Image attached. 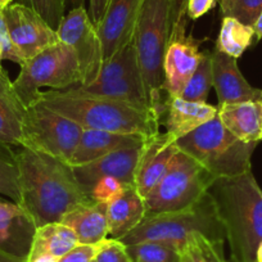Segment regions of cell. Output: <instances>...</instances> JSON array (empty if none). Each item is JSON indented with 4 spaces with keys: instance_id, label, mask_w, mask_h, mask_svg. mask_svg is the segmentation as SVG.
Instances as JSON below:
<instances>
[{
    "instance_id": "6da1fadb",
    "label": "cell",
    "mask_w": 262,
    "mask_h": 262,
    "mask_svg": "<svg viewBox=\"0 0 262 262\" xmlns=\"http://www.w3.org/2000/svg\"><path fill=\"white\" fill-rule=\"evenodd\" d=\"M14 161L18 168V206L34 229L60 223L76 207L94 202L80 188L69 163L29 148L16 153Z\"/></svg>"
},
{
    "instance_id": "7a4b0ae2",
    "label": "cell",
    "mask_w": 262,
    "mask_h": 262,
    "mask_svg": "<svg viewBox=\"0 0 262 262\" xmlns=\"http://www.w3.org/2000/svg\"><path fill=\"white\" fill-rule=\"evenodd\" d=\"M234 262H256L262 242V189L252 171L216 178L207 189Z\"/></svg>"
},
{
    "instance_id": "3957f363",
    "label": "cell",
    "mask_w": 262,
    "mask_h": 262,
    "mask_svg": "<svg viewBox=\"0 0 262 262\" xmlns=\"http://www.w3.org/2000/svg\"><path fill=\"white\" fill-rule=\"evenodd\" d=\"M35 103L70 118L82 128L139 134H160V115L112 98L86 94L76 89L40 92Z\"/></svg>"
},
{
    "instance_id": "277c9868",
    "label": "cell",
    "mask_w": 262,
    "mask_h": 262,
    "mask_svg": "<svg viewBox=\"0 0 262 262\" xmlns=\"http://www.w3.org/2000/svg\"><path fill=\"white\" fill-rule=\"evenodd\" d=\"M202 234L211 241L225 242V233L216 213L215 205L206 191L193 206L173 212L147 215L142 223L120 239L126 246L142 242H158L184 252L194 234Z\"/></svg>"
},
{
    "instance_id": "5b68a950",
    "label": "cell",
    "mask_w": 262,
    "mask_h": 262,
    "mask_svg": "<svg viewBox=\"0 0 262 262\" xmlns=\"http://www.w3.org/2000/svg\"><path fill=\"white\" fill-rule=\"evenodd\" d=\"M171 3L170 0H143L135 22L133 42L135 45L140 72L153 110L162 112V92L165 84L163 62L170 42Z\"/></svg>"
},
{
    "instance_id": "8992f818",
    "label": "cell",
    "mask_w": 262,
    "mask_h": 262,
    "mask_svg": "<svg viewBox=\"0 0 262 262\" xmlns=\"http://www.w3.org/2000/svg\"><path fill=\"white\" fill-rule=\"evenodd\" d=\"M176 145L216 179L251 171V157L257 144L236 139L216 116L179 139Z\"/></svg>"
},
{
    "instance_id": "52a82bcc",
    "label": "cell",
    "mask_w": 262,
    "mask_h": 262,
    "mask_svg": "<svg viewBox=\"0 0 262 262\" xmlns=\"http://www.w3.org/2000/svg\"><path fill=\"white\" fill-rule=\"evenodd\" d=\"M76 84H81L76 54L71 47L59 40L21 66L13 88L29 107L36 102L40 88L64 90Z\"/></svg>"
},
{
    "instance_id": "ba28073f",
    "label": "cell",
    "mask_w": 262,
    "mask_h": 262,
    "mask_svg": "<svg viewBox=\"0 0 262 262\" xmlns=\"http://www.w3.org/2000/svg\"><path fill=\"white\" fill-rule=\"evenodd\" d=\"M213 179L195 160L179 149L162 180L144 198L145 212L157 215L190 207L205 195Z\"/></svg>"
},
{
    "instance_id": "9c48e42d",
    "label": "cell",
    "mask_w": 262,
    "mask_h": 262,
    "mask_svg": "<svg viewBox=\"0 0 262 262\" xmlns=\"http://www.w3.org/2000/svg\"><path fill=\"white\" fill-rule=\"evenodd\" d=\"M84 128L39 103L26 108L22 148L45 153L69 163Z\"/></svg>"
},
{
    "instance_id": "30bf717a",
    "label": "cell",
    "mask_w": 262,
    "mask_h": 262,
    "mask_svg": "<svg viewBox=\"0 0 262 262\" xmlns=\"http://www.w3.org/2000/svg\"><path fill=\"white\" fill-rule=\"evenodd\" d=\"M62 42L74 49L79 63L81 84L89 85L97 80L103 64V49L97 27L93 25L84 7L69 11L57 30Z\"/></svg>"
},
{
    "instance_id": "8fae6325",
    "label": "cell",
    "mask_w": 262,
    "mask_h": 262,
    "mask_svg": "<svg viewBox=\"0 0 262 262\" xmlns=\"http://www.w3.org/2000/svg\"><path fill=\"white\" fill-rule=\"evenodd\" d=\"M3 17L22 64L59 41L57 31L26 4H11L3 9Z\"/></svg>"
},
{
    "instance_id": "7c38bea8",
    "label": "cell",
    "mask_w": 262,
    "mask_h": 262,
    "mask_svg": "<svg viewBox=\"0 0 262 262\" xmlns=\"http://www.w3.org/2000/svg\"><path fill=\"white\" fill-rule=\"evenodd\" d=\"M142 148L143 145L125 148L103 156L86 165L71 167L80 188L89 196L90 190L95 183L104 176L117 179L126 186H135V175Z\"/></svg>"
},
{
    "instance_id": "4fadbf2b",
    "label": "cell",
    "mask_w": 262,
    "mask_h": 262,
    "mask_svg": "<svg viewBox=\"0 0 262 262\" xmlns=\"http://www.w3.org/2000/svg\"><path fill=\"white\" fill-rule=\"evenodd\" d=\"M200 44L201 41H196L193 36H186V34L170 37L163 62V92L167 93V97L180 98L186 82L205 55L200 50Z\"/></svg>"
},
{
    "instance_id": "5bb4252c",
    "label": "cell",
    "mask_w": 262,
    "mask_h": 262,
    "mask_svg": "<svg viewBox=\"0 0 262 262\" xmlns=\"http://www.w3.org/2000/svg\"><path fill=\"white\" fill-rule=\"evenodd\" d=\"M143 0H110L104 17L98 26L103 49V62L133 40L135 22Z\"/></svg>"
},
{
    "instance_id": "9a60e30c",
    "label": "cell",
    "mask_w": 262,
    "mask_h": 262,
    "mask_svg": "<svg viewBox=\"0 0 262 262\" xmlns=\"http://www.w3.org/2000/svg\"><path fill=\"white\" fill-rule=\"evenodd\" d=\"M213 88L219 105L242 102H261L262 90L251 86L238 67L236 58L213 50L211 53Z\"/></svg>"
},
{
    "instance_id": "2e32d148",
    "label": "cell",
    "mask_w": 262,
    "mask_h": 262,
    "mask_svg": "<svg viewBox=\"0 0 262 262\" xmlns=\"http://www.w3.org/2000/svg\"><path fill=\"white\" fill-rule=\"evenodd\" d=\"M179 150L176 143L163 133L150 138L143 144L135 175V189L145 198L162 180Z\"/></svg>"
},
{
    "instance_id": "e0dca14e",
    "label": "cell",
    "mask_w": 262,
    "mask_h": 262,
    "mask_svg": "<svg viewBox=\"0 0 262 262\" xmlns=\"http://www.w3.org/2000/svg\"><path fill=\"white\" fill-rule=\"evenodd\" d=\"M217 116V107L208 103H195L181 98L168 97L163 102L160 123L166 127L165 134L173 143L190 134Z\"/></svg>"
},
{
    "instance_id": "ac0fdd59",
    "label": "cell",
    "mask_w": 262,
    "mask_h": 262,
    "mask_svg": "<svg viewBox=\"0 0 262 262\" xmlns=\"http://www.w3.org/2000/svg\"><path fill=\"white\" fill-rule=\"evenodd\" d=\"M148 139L150 138H145L139 134H121V133L84 128L79 144L71 160L69 161V165L71 167L86 165L116 150L140 147Z\"/></svg>"
},
{
    "instance_id": "d6986e66",
    "label": "cell",
    "mask_w": 262,
    "mask_h": 262,
    "mask_svg": "<svg viewBox=\"0 0 262 262\" xmlns=\"http://www.w3.org/2000/svg\"><path fill=\"white\" fill-rule=\"evenodd\" d=\"M26 108L0 63V144L22 148Z\"/></svg>"
},
{
    "instance_id": "ffe728a7",
    "label": "cell",
    "mask_w": 262,
    "mask_h": 262,
    "mask_svg": "<svg viewBox=\"0 0 262 262\" xmlns=\"http://www.w3.org/2000/svg\"><path fill=\"white\" fill-rule=\"evenodd\" d=\"M145 215L144 198L138 193L135 186H126L107 203L108 236L120 241L134 230Z\"/></svg>"
},
{
    "instance_id": "44dd1931",
    "label": "cell",
    "mask_w": 262,
    "mask_h": 262,
    "mask_svg": "<svg viewBox=\"0 0 262 262\" xmlns=\"http://www.w3.org/2000/svg\"><path fill=\"white\" fill-rule=\"evenodd\" d=\"M217 116L231 134L244 143L262 140V104L261 102H242L221 104Z\"/></svg>"
},
{
    "instance_id": "7402d4cb",
    "label": "cell",
    "mask_w": 262,
    "mask_h": 262,
    "mask_svg": "<svg viewBox=\"0 0 262 262\" xmlns=\"http://www.w3.org/2000/svg\"><path fill=\"white\" fill-rule=\"evenodd\" d=\"M71 88L79 92L86 93V94L112 98V99L122 100L128 104L137 105L143 110L155 111L148 98L142 74L107 80V81H94L89 85L76 84Z\"/></svg>"
},
{
    "instance_id": "603a6c76",
    "label": "cell",
    "mask_w": 262,
    "mask_h": 262,
    "mask_svg": "<svg viewBox=\"0 0 262 262\" xmlns=\"http://www.w3.org/2000/svg\"><path fill=\"white\" fill-rule=\"evenodd\" d=\"M74 230L81 244H97L108 238L107 205L90 202L72 210L60 221Z\"/></svg>"
},
{
    "instance_id": "cb8c5ba5",
    "label": "cell",
    "mask_w": 262,
    "mask_h": 262,
    "mask_svg": "<svg viewBox=\"0 0 262 262\" xmlns=\"http://www.w3.org/2000/svg\"><path fill=\"white\" fill-rule=\"evenodd\" d=\"M77 244L79 241L71 228L62 223H49L35 229L27 256L50 254L60 258Z\"/></svg>"
},
{
    "instance_id": "d4e9b609",
    "label": "cell",
    "mask_w": 262,
    "mask_h": 262,
    "mask_svg": "<svg viewBox=\"0 0 262 262\" xmlns=\"http://www.w3.org/2000/svg\"><path fill=\"white\" fill-rule=\"evenodd\" d=\"M253 37V27L242 24L233 17H224L216 41V50L233 58H239L251 47Z\"/></svg>"
},
{
    "instance_id": "484cf974",
    "label": "cell",
    "mask_w": 262,
    "mask_h": 262,
    "mask_svg": "<svg viewBox=\"0 0 262 262\" xmlns=\"http://www.w3.org/2000/svg\"><path fill=\"white\" fill-rule=\"evenodd\" d=\"M212 86L213 81L211 54L205 53L202 60L196 67L195 72L191 75L189 81L186 82L180 98L184 100H189V102L207 103L208 94H210V90Z\"/></svg>"
},
{
    "instance_id": "4316f807",
    "label": "cell",
    "mask_w": 262,
    "mask_h": 262,
    "mask_svg": "<svg viewBox=\"0 0 262 262\" xmlns=\"http://www.w3.org/2000/svg\"><path fill=\"white\" fill-rule=\"evenodd\" d=\"M133 262H179L180 252L158 242H142L127 246Z\"/></svg>"
},
{
    "instance_id": "83f0119b",
    "label": "cell",
    "mask_w": 262,
    "mask_h": 262,
    "mask_svg": "<svg viewBox=\"0 0 262 262\" xmlns=\"http://www.w3.org/2000/svg\"><path fill=\"white\" fill-rule=\"evenodd\" d=\"M188 249L194 262H228L224 256V242L211 241L202 234L191 236Z\"/></svg>"
},
{
    "instance_id": "f1b7e54d",
    "label": "cell",
    "mask_w": 262,
    "mask_h": 262,
    "mask_svg": "<svg viewBox=\"0 0 262 262\" xmlns=\"http://www.w3.org/2000/svg\"><path fill=\"white\" fill-rule=\"evenodd\" d=\"M224 17H233L242 24L253 26L262 12V0H220Z\"/></svg>"
},
{
    "instance_id": "f546056e",
    "label": "cell",
    "mask_w": 262,
    "mask_h": 262,
    "mask_svg": "<svg viewBox=\"0 0 262 262\" xmlns=\"http://www.w3.org/2000/svg\"><path fill=\"white\" fill-rule=\"evenodd\" d=\"M0 195L18 205L19 196L18 186V168H17L14 155L11 158L0 155Z\"/></svg>"
},
{
    "instance_id": "4dcf8cb0",
    "label": "cell",
    "mask_w": 262,
    "mask_h": 262,
    "mask_svg": "<svg viewBox=\"0 0 262 262\" xmlns=\"http://www.w3.org/2000/svg\"><path fill=\"white\" fill-rule=\"evenodd\" d=\"M26 6L34 9L53 30L57 31L64 17L63 0H26Z\"/></svg>"
},
{
    "instance_id": "1f68e13d",
    "label": "cell",
    "mask_w": 262,
    "mask_h": 262,
    "mask_svg": "<svg viewBox=\"0 0 262 262\" xmlns=\"http://www.w3.org/2000/svg\"><path fill=\"white\" fill-rule=\"evenodd\" d=\"M94 262H133V259L126 244L117 239L107 238L102 241V246Z\"/></svg>"
},
{
    "instance_id": "d6a6232c",
    "label": "cell",
    "mask_w": 262,
    "mask_h": 262,
    "mask_svg": "<svg viewBox=\"0 0 262 262\" xmlns=\"http://www.w3.org/2000/svg\"><path fill=\"white\" fill-rule=\"evenodd\" d=\"M125 188L126 185H123L117 179L104 176V178H102L95 183V185L90 190L89 196L90 200L94 201V202L107 205L110 201H112L116 195H118Z\"/></svg>"
},
{
    "instance_id": "836d02e7",
    "label": "cell",
    "mask_w": 262,
    "mask_h": 262,
    "mask_svg": "<svg viewBox=\"0 0 262 262\" xmlns=\"http://www.w3.org/2000/svg\"><path fill=\"white\" fill-rule=\"evenodd\" d=\"M100 246H102V242L97 244L79 243L69 253L60 257L58 262H93L99 252Z\"/></svg>"
},
{
    "instance_id": "e575fe53",
    "label": "cell",
    "mask_w": 262,
    "mask_h": 262,
    "mask_svg": "<svg viewBox=\"0 0 262 262\" xmlns=\"http://www.w3.org/2000/svg\"><path fill=\"white\" fill-rule=\"evenodd\" d=\"M18 217H24V212L18 205L3 200L0 201V234L8 238L9 229L13 221Z\"/></svg>"
},
{
    "instance_id": "d590c367",
    "label": "cell",
    "mask_w": 262,
    "mask_h": 262,
    "mask_svg": "<svg viewBox=\"0 0 262 262\" xmlns=\"http://www.w3.org/2000/svg\"><path fill=\"white\" fill-rule=\"evenodd\" d=\"M170 3H171V22H172L171 36L185 34L186 18H188V17H186V6H188V0H170Z\"/></svg>"
},
{
    "instance_id": "8d00e7d4",
    "label": "cell",
    "mask_w": 262,
    "mask_h": 262,
    "mask_svg": "<svg viewBox=\"0 0 262 262\" xmlns=\"http://www.w3.org/2000/svg\"><path fill=\"white\" fill-rule=\"evenodd\" d=\"M0 49H2V59L12 60L17 64L22 66V59L19 58L11 36H9L8 29H7L6 21H4L3 12L0 13Z\"/></svg>"
},
{
    "instance_id": "74e56055",
    "label": "cell",
    "mask_w": 262,
    "mask_h": 262,
    "mask_svg": "<svg viewBox=\"0 0 262 262\" xmlns=\"http://www.w3.org/2000/svg\"><path fill=\"white\" fill-rule=\"evenodd\" d=\"M217 0H188L186 17L190 19H198L211 11L216 6Z\"/></svg>"
},
{
    "instance_id": "f35d334b",
    "label": "cell",
    "mask_w": 262,
    "mask_h": 262,
    "mask_svg": "<svg viewBox=\"0 0 262 262\" xmlns=\"http://www.w3.org/2000/svg\"><path fill=\"white\" fill-rule=\"evenodd\" d=\"M108 4H110V0H89V12L88 13H89L93 25L97 29L104 17Z\"/></svg>"
},
{
    "instance_id": "ab89813d",
    "label": "cell",
    "mask_w": 262,
    "mask_h": 262,
    "mask_svg": "<svg viewBox=\"0 0 262 262\" xmlns=\"http://www.w3.org/2000/svg\"><path fill=\"white\" fill-rule=\"evenodd\" d=\"M0 262H26V257H19L0 249Z\"/></svg>"
},
{
    "instance_id": "60d3db41",
    "label": "cell",
    "mask_w": 262,
    "mask_h": 262,
    "mask_svg": "<svg viewBox=\"0 0 262 262\" xmlns=\"http://www.w3.org/2000/svg\"><path fill=\"white\" fill-rule=\"evenodd\" d=\"M59 258L50 254H36V256H26V262H58Z\"/></svg>"
},
{
    "instance_id": "b9f144b4",
    "label": "cell",
    "mask_w": 262,
    "mask_h": 262,
    "mask_svg": "<svg viewBox=\"0 0 262 262\" xmlns=\"http://www.w3.org/2000/svg\"><path fill=\"white\" fill-rule=\"evenodd\" d=\"M253 31H254V36H256L257 41L262 39V12L259 13V16L257 17L256 22L253 24Z\"/></svg>"
},
{
    "instance_id": "7bdbcfd3",
    "label": "cell",
    "mask_w": 262,
    "mask_h": 262,
    "mask_svg": "<svg viewBox=\"0 0 262 262\" xmlns=\"http://www.w3.org/2000/svg\"><path fill=\"white\" fill-rule=\"evenodd\" d=\"M63 4H64L66 9H75L79 8V7H84V0H63Z\"/></svg>"
},
{
    "instance_id": "ee69618b",
    "label": "cell",
    "mask_w": 262,
    "mask_h": 262,
    "mask_svg": "<svg viewBox=\"0 0 262 262\" xmlns=\"http://www.w3.org/2000/svg\"><path fill=\"white\" fill-rule=\"evenodd\" d=\"M179 262H194L193 257H191L190 252H189L188 248H186L184 252H181L180 261H179Z\"/></svg>"
},
{
    "instance_id": "f6af8a7d",
    "label": "cell",
    "mask_w": 262,
    "mask_h": 262,
    "mask_svg": "<svg viewBox=\"0 0 262 262\" xmlns=\"http://www.w3.org/2000/svg\"><path fill=\"white\" fill-rule=\"evenodd\" d=\"M256 262H262V242H261V243H259L258 248H257Z\"/></svg>"
},
{
    "instance_id": "bcb514c9",
    "label": "cell",
    "mask_w": 262,
    "mask_h": 262,
    "mask_svg": "<svg viewBox=\"0 0 262 262\" xmlns=\"http://www.w3.org/2000/svg\"><path fill=\"white\" fill-rule=\"evenodd\" d=\"M13 0H0V9L3 11L4 8H7L8 6H11Z\"/></svg>"
},
{
    "instance_id": "7dc6e473",
    "label": "cell",
    "mask_w": 262,
    "mask_h": 262,
    "mask_svg": "<svg viewBox=\"0 0 262 262\" xmlns=\"http://www.w3.org/2000/svg\"><path fill=\"white\" fill-rule=\"evenodd\" d=\"M2 60L3 59H2V49H0V62H2Z\"/></svg>"
},
{
    "instance_id": "c3c4849f",
    "label": "cell",
    "mask_w": 262,
    "mask_h": 262,
    "mask_svg": "<svg viewBox=\"0 0 262 262\" xmlns=\"http://www.w3.org/2000/svg\"><path fill=\"white\" fill-rule=\"evenodd\" d=\"M2 12H3V11H2V9H0V13H2Z\"/></svg>"
},
{
    "instance_id": "681fc988",
    "label": "cell",
    "mask_w": 262,
    "mask_h": 262,
    "mask_svg": "<svg viewBox=\"0 0 262 262\" xmlns=\"http://www.w3.org/2000/svg\"><path fill=\"white\" fill-rule=\"evenodd\" d=\"M261 104H262V100H261Z\"/></svg>"
},
{
    "instance_id": "f907efd6",
    "label": "cell",
    "mask_w": 262,
    "mask_h": 262,
    "mask_svg": "<svg viewBox=\"0 0 262 262\" xmlns=\"http://www.w3.org/2000/svg\"><path fill=\"white\" fill-rule=\"evenodd\" d=\"M93 262H94V261H93Z\"/></svg>"
},
{
    "instance_id": "816d5d0a",
    "label": "cell",
    "mask_w": 262,
    "mask_h": 262,
    "mask_svg": "<svg viewBox=\"0 0 262 262\" xmlns=\"http://www.w3.org/2000/svg\"><path fill=\"white\" fill-rule=\"evenodd\" d=\"M0 201H2V200H0Z\"/></svg>"
}]
</instances>
